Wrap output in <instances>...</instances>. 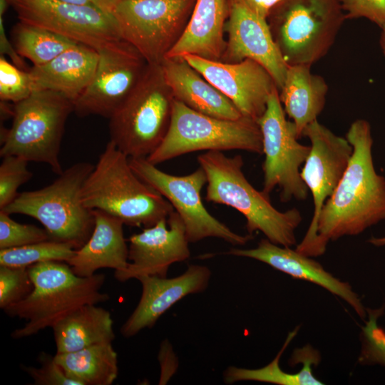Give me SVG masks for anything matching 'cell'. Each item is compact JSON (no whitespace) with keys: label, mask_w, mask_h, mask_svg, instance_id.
<instances>
[{"label":"cell","mask_w":385,"mask_h":385,"mask_svg":"<svg viewBox=\"0 0 385 385\" xmlns=\"http://www.w3.org/2000/svg\"><path fill=\"white\" fill-rule=\"evenodd\" d=\"M207 175L205 199L230 206L246 219L249 234L260 231L270 242L291 247L296 243L295 230L302 217L297 208L279 211L270 202L269 195L256 190L243 171L242 157L225 155L210 150L197 156Z\"/></svg>","instance_id":"cell-3"},{"label":"cell","mask_w":385,"mask_h":385,"mask_svg":"<svg viewBox=\"0 0 385 385\" xmlns=\"http://www.w3.org/2000/svg\"><path fill=\"white\" fill-rule=\"evenodd\" d=\"M183 58L229 98L242 116L257 121L265 111L270 94L277 88L267 70L249 58L225 63L190 54Z\"/></svg>","instance_id":"cell-15"},{"label":"cell","mask_w":385,"mask_h":385,"mask_svg":"<svg viewBox=\"0 0 385 385\" xmlns=\"http://www.w3.org/2000/svg\"><path fill=\"white\" fill-rule=\"evenodd\" d=\"M75 252V247L69 243L47 240L21 247L1 249L0 265L28 267L49 261L67 262Z\"/></svg>","instance_id":"cell-30"},{"label":"cell","mask_w":385,"mask_h":385,"mask_svg":"<svg viewBox=\"0 0 385 385\" xmlns=\"http://www.w3.org/2000/svg\"><path fill=\"white\" fill-rule=\"evenodd\" d=\"M83 204L125 225L149 227L167 219L172 205L133 170L129 157L109 140L82 188Z\"/></svg>","instance_id":"cell-2"},{"label":"cell","mask_w":385,"mask_h":385,"mask_svg":"<svg viewBox=\"0 0 385 385\" xmlns=\"http://www.w3.org/2000/svg\"><path fill=\"white\" fill-rule=\"evenodd\" d=\"M302 136L311 143L310 152L301 170V177L313 197L314 212L302 240L313 235L327 200L332 195L349 165L353 148L346 138L334 134L318 120L304 129Z\"/></svg>","instance_id":"cell-18"},{"label":"cell","mask_w":385,"mask_h":385,"mask_svg":"<svg viewBox=\"0 0 385 385\" xmlns=\"http://www.w3.org/2000/svg\"><path fill=\"white\" fill-rule=\"evenodd\" d=\"M98 61L96 49L77 43L47 63L29 69L34 89L58 93L74 104L91 81Z\"/></svg>","instance_id":"cell-24"},{"label":"cell","mask_w":385,"mask_h":385,"mask_svg":"<svg viewBox=\"0 0 385 385\" xmlns=\"http://www.w3.org/2000/svg\"><path fill=\"white\" fill-rule=\"evenodd\" d=\"M39 367L21 365L34 380L36 385H80L79 382L71 378L63 369L56 362L54 356L44 351L37 357Z\"/></svg>","instance_id":"cell-36"},{"label":"cell","mask_w":385,"mask_h":385,"mask_svg":"<svg viewBox=\"0 0 385 385\" xmlns=\"http://www.w3.org/2000/svg\"><path fill=\"white\" fill-rule=\"evenodd\" d=\"M260 16L267 18L271 10L282 0H244Z\"/></svg>","instance_id":"cell-39"},{"label":"cell","mask_w":385,"mask_h":385,"mask_svg":"<svg viewBox=\"0 0 385 385\" xmlns=\"http://www.w3.org/2000/svg\"><path fill=\"white\" fill-rule=\"evenodd\" d=\"M174 100L161 64H148L135 88L109 118L110 140L129 158H148L167 133Z\"/></svg>","instance_id":"cell-6"},{"label":"cell","mask_w":385,"mask_h":385,"mask_svg":"<svg viewBox=\"0 0 385 385\" xmlns=\"http://www.w3.org/2000/svg\"><path fill=\"white\" fill-rule=\"evenodd\" d=\"M35 91L29 71L19 68L0 56V98L16 103Z\"/></svg>","instance_id":"cell-32"},{"label":"cell","mask_w":385,"mask_h":385,"mask_svg":"<svg viewBox=\"0 0 385 385\" xmlns=\"http://www.w3.org/2000/svg\"><path fill=\"white\" fill-rule=\"evenodd\" d=\"M227 0H196L184 31L165 58L197 56L220 61L226 46Z\"/></svg>","instance_id":"cell-23"},{"label":"cell","mask_w":385,"mask_h":385,"mask_svg":"<svg viewBox=\"0 0 385 385\" xmlns=\"http://www.w3.org/2000/svg\"><path fill=\"white\" fill-rule=\"evenodd\" d=\"M165 80L174 98L199 113L227 120L242 115L232 102L183 57L161 63Z\"/></svg>","instance_id":"cell-22"},{"label":"cell","mask_w":385,"mask_h":385,"mask_svg":"<svg viewBox=\"0 0 385 385\" xmlns=\"http://www.w3.org/2000/svg\"><path fill=\"white\" fill-rule=\"evenodd\" d=\"M242 150L263 154L262 136L256 120L212 117L174 100L170 123L160 145L147 160L154 164L200 150Z\"/></svg>","instance_id":"cell-9"},{"label":"cell","mask_w":385,"mask_h":385,"mask_svg":"<svg viewBox=\"0 0 385 385\" xmlns=\"http://www.w3.org/2000/svg\"><path fill=\"white\" fill-rule=\"evenodd\" d=\"M93 212L95 225L90 237L67 262L73 273L80 277H91L103 268L120 272L128 263L123 221L100 210Z\"/></svg>","instance_id":"cell-21"},{"label":"cell","mask_w":385,"mask_h":385,"mask_svg":"<svg viewBox=\"0 0 385 385\" xmlns=\"http://www.w3.org/2000/svg\"><path fill=\"white\" fill-rule=\"evenodd\" d=\"M346 19L365 18L381 27L385 24V0H339Z\"/></svg>","instance_id":"cell-37"},{"label":"cell","mask_w":385,"mask_h":385,"mask_svg":"<svg viewBox=\"0 0 385 385\" xmlns=\"http://www.w3.org/2000/svg\"><path fill=\"white\" fill-rule=\"evenodd\" d=\"M20 21L39 26L96 50L122 39L112 13L62 0H8Z\"/></svg>","instance_id":"cell-14"},{"label":"cell","mask_w":385,"mask_h":385,"mask_svg":"<svg viewBox=\"0 0 385 385\" xmlns=\"http://www.w3.org/2000/svg\"><path fill=\"white\" fill-rule=\"evenodd\" d=\"M0 51L1 55L9 56L15 66L21 69L29 71L27 70L24 58L17 53L16 48L13 47V45L9 42V38L6 36L3 15H0Z\"/></svg>","instance_id":"cell-38"},{"label":"cell","mask_w":385,"mask_h":385,"mask_svg":"<svg viewBox=\"0 0 385 385\" xmlns=\"http://www.w3.org/2000/svg\"><path fill=\"white\" fill-rule=\"evenodd\" d=\"M11 111V126L1 135V157L44 163L60 175L63 171L59 160L61 140L73 103L58 93L39 90L14 103Z\"/></svg>","instance_id":"cell-8"},{"label":"cell","mask_w":385,"mask_h":385,"mask_svg":"<svg viewBox=\"0 0 385 385\" xmlns=\"http://www.w3.org/2000/svg\"><path fill=\"white\" fill-rule=\"evenodd\" d=\"M62 1L71 3V4H78V5L96 7L103 11L113 14L116 5L118 4L120 0H62Z\"/></svg>","instance_id":"cell-40"},{"label":"cell","mask_w":385,"mask_h":385,"mask_svg":"<svg viewBox=\"0 0 385 385\" xmlns=\"http://www.w3.org/2000/svg\"><path fill=\"white\" fill-rule=\"evenodd\" d=\"M367 319L361 327V349L358 361L361 365L385 366V330L377 323L384 308H366Z\"/></svg>","instance_id":"cell-31"},{"label":"cell","mask_w":385,"mask_h":385,"mask_svg":"<svg viewBox=\"0 0 385 385\" xmlns=\"http://www.w3.org/2000/svg\"><path fill=\"white\" fill-rule=\"evenodd\" d=\"M267 21L288 66H312L333 45L346 19L339 0H282Z\"/></svg>","instance_id":"cell-7"},{"label":"cell","mask_w":385,"mask_h":385,"mask_svg":"<svg viewBox=\"0 0 385 385\" xmlns=\"http://www.w3.org/2000/svg\"><path fill=\"white\" fill-rule=\"evenodd\" d=\"M26 160L15 156L2 157L0 165V210L9 205L18 195V188L29 181L33 173Z\"/></svg>","instance_id":"cell-33"},{"label":"cell","mask_w":385,"mask_h":385,"mask_svg":"<svg viewBox=\"0 0 385 385\" xmlns=\"http://www.w3.org/2000/svg\"><path fill=\"white\" fill-rule=\"evenodd\" d=\"M0 210V250L21 247L49 240L45 228L19 223Z\"/></svg>","instance_id":"cell-35"},{"label":"cell","mask_w":385,"mask_h":385,"mask_svg":"<svg viewBox=\"0 0 385 385\" xmlns=\"http://www.w3.org/2000/svg\"><path fill=\"white\" fill-rule=\"evenodd\" d=\"M17 53L41 66L78 43L46 29L19 21L13 31Z\"/></svg>","instance_id":"cell-29"},{"label":"cell","mask_w":385,"mask_h":385,"mask_svg":"<svg viewBox=\"0 0 385 385\" xmlns=\"http://www.w3.org/2000/svg\"><path fill=\"white\" fill-rule=\"evenodd\" d=\"M27 267L0 265V308L22 301L34 290Z\"/></svg>","instance_id":"cell-34"},{"label":"cell","mask_w":385,"mask_h":385,"mask_svg":"<svg viewBox=\"0 0 385 385\" xmlns=\"http://www.w3.org/2000/svg\"><path fill=\"white\" fill-rule=\"evenodd\" d=\"M56 354L75 351L115 339L113 321L107 309L95 304L73 310L52 327Z\"/></svg>","instance_id":"cell-26"},{"label":"cell","mask_w":385,"mask_h":385,"mask_svg":"<svg viewBox=\"0 0 385 385\" xmlns=\"http://www.w3.org/2000/svg\"><path fill=\"white\" fill-rule=\"evenodd\" d=\"M381 34L379 43L381 46V51L385 56V24H383L381 27Z\"/></svg>","instance_id":"cell-41"},{"label":"cell","mask_w":385,"mask_h":385,"mask_svg":"<svg viewBox=\"0 0 385 385\" xmlns=\"http://www.w3.org/2000/svg\"><path fill=\"white\" fill-rule=\"evenodd\" d=\"M227 4L225 31L228 38L220 61L253 60L267 70L279 91L289 66L274 40L267 19L251 9L244 0H227Z\"/></svg>","instance_id":"cell-16"},{"label":"cell","mask_w":385,"mask_h":385,"mask_svg":"<svg viewBox=\"0 0 385 385\" xmlns=\"http://www.w3.org/2000/svg\"><path fill=\"white\" fill-rule=\"evenodd\" d=\"M93 167L88 162L75 163L50 185L19 193L0 210L35 218L47 231L49 240L69 243L77 250L87 242L95 225L93 210L81 198L83 186Z\"/></svg>","instance_id":"cell-5"},{"label":"cell","mask_w":385,"mask_h":385,"mask_svg":"<svg viewBox=\"0 0 385 385\" xmlns=\"http://www.w3.org/2000/svg\"><path fill=\"white\" fill-rule=\"evenodd\" d=\"M128 242V265L114 273L121 282L147 275L166 277L171 265L190 256L184 223L175 210L167 219L131 235Z\"/></svg>","instance_id":"cell-17"},{"label":"cell","mask_w":385,"mask_h":385,"mask_svg":"<svg viewBox=\"0 0 385 385\" xmlns=\"http://www.w3.org/2000/svg\"><path fill=\"white\" fill-rule=\"evenodd\" d=\"M134 173L162 195L182 219L189 242L207 237H217L233 245H243L253 238L242 235L213 217L205 208L201 190L207 184V175L200 166L185 175H174L158 169L146 158H129Z\"/></svg>","instance_id":"cell-12"},{"label":"cell","mask_w":385,"mask_h":385,"mask_svg":"<svg viewBox=\"0 0 385 385\" xmlns=\"http://www.w3.org/2000/svg\"><path fill=\"white\" fill-rule=\"evenodd\" d=\"M369 242L377 247L385 246V237H373L369 240Z\"/></svg>","instance_id":"cell-42"},{"label":"cell","mask_w":385,"mask_h":385,"mask_svg":"<svg viewBox=\"0 0 385 385\" xmlns=\"http://www.w3.org/2000/svg\"><path fill=\"white\" fill-rule=\"evenodd\" d=\"M225 254L252 258L293 277L319 285L344 300L363 320L367 317L359 296L349 283L334 277L319 262L296 250L276 245L266 238L262 239L255 248H232Z\"/></svg>","instance_id":"cell-20"},{"label":"cell","mask_w":385,"mask_h":385,"mask_svg":"<svg viewBox=\"0 0 385 385\" xmlns=\"http://www.w3.org/2000/svg\"><path fill=\"white\" fill-rule=\"evenodd\" d=\"M308 65L289 66L279 91L285 113L294 123L298 138L317 120L324 108L328 86L324 78L313 74Z\"/></svg>","instance_id":"cell-25"},{"label":"cell","mask_w":385,"mask_h":385,"mask_svg":"<svg viewBox=\"0 0 385 385\" xmlns=\"http://www.w3.org/2000/svg\"><path fill=\"white\" fill-rule=\"evenodd\" d=\"M299 327L289 333L286 341L276 357L267 366L257 369H249L233 366H229L224 372L225 384H233L241 381H255L278 385H322L312 373V364L319 361V354L311 346L307 345L297 349L294 354L302 359L303 367L297 373H287L280 368L279 359L288 344L297 334Z\"/></svg>","instance_id":"cell-28"},{"label":"cell","mask_w":385,"mask_h":385,"mask_svg":"<svg viewBox=\"0 0 385 385\" xmlns=\"http://www.w3.org/2000/svg\"><path fill=\"white\" fill-rule=\"evenodd\" d=\"M54 358L68 376L80 385H111L118 375V354L112 343L56 354Z\"/></svg>","instance_id":"cell-27"},{"label":"cell","mask_w":385,"mask_h":385,"mask_svg":"<svg viewBox=\"0 0 385 385\" xmlns=\"http://www.w3.org/2000/svg\"><path fill=\"white\" fill-rule=\"evenodd\" d=\"M346 138L353 148L346 170L325 202L313 235L296 247L310 257L323 255L329 241L359 235L385 220V178L374 166L369 123L356 120Z\"/></svg>","instance_id":"cell-1"},{"label":"cell","mask_w":385,"mask_h":385,"mask_svg":"<svg viewBox=\"0 0 385 385\" xmlns=\"http://www.w3.org/2000/svg\"><path fill=\"white\" fill-rule=\"evenodd\" d=\"M196 0H120L113 15L122 39L148 64H161L178 42Z\"/></svg>","instance_id":"cell-10"},{"label":"cell","mask_w":385,"mask_h":385,"mask_svg":"<svg viewBox=\"0 0 385 385\" xmlns=\"http://www.w3.org/2000/svg\"><path fill=\"white\" fill-rule=\"evenodd\" d=\"M97 51L95 73L74 102V112L79 117L96 115L109 119L135 88L148 63L123 39L108 43Z\"/></svg>","instance_id":"cell-13"},{"label":"cell","mask_w":385,"mask_h":385,"mask_svg":"<svg viewBox=\"0 0 385 385\" xmlns=\"http://www.w3.org/2000/svg\"><path fill=\"white\" fill-rule=\"evenodd\" d=\"M34 290L24 299L4 310L10 317L26 320L11 336L19 339L52 327L58 320L76 308L88 304L105 302L110 299L101 291L106 277L95 274L80 277L66 262L49 261L27 267Z\"/></svg>","instance_id":"cell-4"},{"label":"cell","mask_w":385,"mask_h":385,"mask_svg":"<svg viewBox=\"0 0 385 385\" xmlns=\"http://www.w3.org/2000/svg\"><path fill=\"white\" fill-rule=\"evenodd\" d=\"M257 123L265 155L262 191L269 195L278 187L282 202L292 198L305 200L309 190L302 179L300 168L311 147L298 142L295 125L285 117L277 88L270 94L265 111Z\"/></svg>","instance_id":"cell-11"},{"label":"cell","mask_w":385,"mask_h":385,"mask_svg":"<svg viewBox=\"0 0 385 385\" xmlns=\"http://www.w3.org/2000/svg\"><path fill=\"white\" fill-rule=\"evenodd\" d=\"M211 277L209 267L190 265L182 274L167 278L141 276L140 299L130 317L123 324L120 332L130 338L146 328H152L158 319L173 304L188 294L204 292Z\"/></svg>","instance_id":"cell-19"}]
</instances>
